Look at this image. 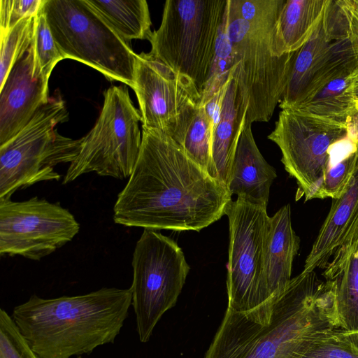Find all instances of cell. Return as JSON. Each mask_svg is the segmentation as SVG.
<instances>
[{"instance_id": "14", "label": "cell", "mask_w": 358, "mask_h": 358, "mask_svg": "<svg viewBox=\"0 0 358 358\" xmlns=\"http://www.w3.org/2000/svg\"><path fill=\"white\" fill-rule=\"evenodd\" d=\"M48 100V81L34 75L31 46L0 87V145L21 131Z\"/></svg>"}, {"instance_id": "18", "label": "cell", "mask_w": 358, "mask_h": 358, "mask_svg": "<svg viewBox=\"0 0 358 358\" xmlns=\"http://www.w3.org/2000/svg\"><path fill=\"white\" fill-rule=\"evenodd\" d=\"M234 73L228 84L211 152L210 176L227 191L233 159L248 110L247 102Z\"/></svg>"}, {"instance_id": "26", "label": "cell", "mask_w": 358, "mask_h": 358, "mask_svg": "<svg viewBox=\"0 0 358 358\" xmlns=\"http://www.w3.org/2000/svg\"><path fill=\"white\" fill-rule=\"evenodd\" d=\"M35 16L26 17L10 29L1 34L0 87H1L15 64L31 46Z\"/></svg>"}, {"instance_id": "15", "label": "cell", "mask_w": 358, "mask_h": 358, "mask_svg": "<svg viewBox=\"0 0 358 358\" xmlns=\"http://www.w3.org/2000/svg\"><path fill=\"white\" fill-rule=\"evenodd\" d=\"M346 35L343 19L336 1H332L310 38L296 52L289 78L279 103L281 110L294 108L301 102L313 79Z\"/></svg>"}, {"instance_id": "31", "label": "cell", "mask_w": 358, "mask_h": 358, "mask_svg": "<svg viewBox=\"0 0 358 358\" xmlns=\"http://www.w3.org/2000/svg\"><path fill=\"white\" fill-rule=\"evenodd\" d=\"M44 0H1L0 34L13 27L22 20L36 15Z\"/></svg>"}, {"instance_id": "27", "label": "cell", "mask_w": 358, "mask_h": 358, "mask_svg": "<svg viewBox=\"0 0 358 358\" xmlns=\"http://www.w3.org/2000/svg\"><path fill=\"white\" fill-rule=\"evenodd\" d=\"M213 130L199 104L187 129L182 148L187 156L210 176Z\"/></svg>"}, {"instance_id": "28", "label": "cell", "mask_w": 358, "mask_h": 358, "mask_svg": "<svg viewBox=\"0 0 358 358\" xmlns=\"http://www.w3.org/2000/svg\"><path fill=\"white\" fill-rule=\"evenodd\" d=\"M31 48L34 76L48 81L55 66L64 57L55 41L42 7L35 16Z\"/></svg>"}, {"instance_id": "6", "label": "cell", "mask_w": 358, "mask_h": 358, "mask_svg": "<svg viewBox=\"0 0 358 358\" xmlns=\"http://www.w3.org/2000/svg\"><path fill=\"white\" fill-rule=\"evenodd\" d=\"M43 10L64 59H73L130 87L136 53L85 0H44Z\"/></svg>"}, {"instance_id": "2", "label": "cell", "mask_w": 358, "mask_h": 358, "mask_svg": "<svg viewBox=\"0 0 358 358\" xmlns=\"http://www.w3.org/2000/svg\"><path fill=\"white\" fill-rule=\"evenodd\" d=\"M339 329L335 282L302 271L279 295L250 310L227 308L204 358H300Z\"/></svg>"}, {"instance_id": "29", "label": "cell", "mask_w": 358, "mask_h": 358, "mask_svg": "<svg viewBox=\"0 0 358 358\" xmlns=\"http://www.w3.org/2000/svg\"><path fill=\"white\" fill-rule=\"evenodd\" d=\"M300 358H358V343L349 332L336 329L314 342Z\"/></svg>"}, {"instance_id": "4", "label": "cell", "mask_w": 358, "mask_h": 358, "mask_svg": "<svg viewBox=\"0 0 358 358\" xmlns=\"http://www.w3.org/2000/svg\"><path fill=\"white\" fill-rule=\"evenodd\" d=\"M285 0H227L235 78L248 105L245 122H268L287 85L296 52L280 55L276 25Z\"/></svg>"}, {"instance_id": "16", "label": "cell", "mask_w": 358, "mask_h": 358, "mask_svg": "<svg viewBox=\"0 0 358 358\" xmlns=\"http://www.w3.org/2000/svg\"><path fill=\"white\" fill-rule=\"evenodd\" d=\"M252 124L245 122L233 159L228 192L250 203L267 207L270 188L277 177L255 141Z\"/></svg>"}, {"instance_id": "19", "label": "cell", "mask_w": 358, "mask_h": 358, "mask_svg": "<svg viewBox=\"0 0 358 358\" xmlns=\"http://www.w3.org/2000/svg\"><path fill=\"white\" fill-rule=\"evenodd\" d=\"M299 246L300 239L292 225L291 207L287 204L270 217L263 271L268 300L282 292L290 282Z\"/></svg>"}, {"instance_id": "9", "label": "cell", "mask_w": 358, "mask_h": 358, "mask_svg": "<svg viewBox=\"0 0 358 358\" xmlns=\"http://www.w3.org/2000/svg\"><path fill=\"white\" fill-rule=\"evenodd\" d=\"M131 264V306L138 338L145 343L164 313L176 305L190 268L178 245L151 229H144L136 242Z\"/></svg>"}, {"instance_id": "10", "label": "cell", "mask_w": 358, "mask_h": 358, "mask_svg": "<svg viewBox=\"0 0 358 358\" xmlns=\"http://www.w3.org/2000/svg\"><path fill=\"white\" fill-rule=\"evenodd\" d=\"M348 131V122L298 109L281 110L268 138L278 146L286 171L296 181V199L321 198L330 150Z\"/></svg>"}, {"instance_id": "24", "label": "cell", "mask_w": 358, "mask_h": 358, "mask_svg": "<svg viewBox=\"0 0 358 358\" xmlns=\"http://www.w3.org/2000/svg\"><path fill=\"white\" fill-rule=\"evenodd\" d=\"M358 169V132L348 126L347 135L330 150L321 198L338 199Z\"/></svg>"}, {"instance_id": "5", "label": "cell", "mask_w": 358, "mask_h": 358, "mask_svg": "<svg viewBox=\"0 0 358 358\" xmlns=\"http://www.w3.org/2000/svg\"><path fill=\"white\" fill-rule=\"evenodd\" d=\"M69 113L59 94L49 98L28 124L0 145V199L43 181L59 180L54 168L77 157L81 138L62 136L55 129Z\"/></svg>"}, {"instance_id": "20", "label": "cell", "mask_w": 358, "mask_h": 358, "mask_svg": "<svg viewBox=\"0 0 358 358\" xmlns=\"http://www.w3.org/2000/svg\"><path fill=\"white\" fill-rule=\"evenodd\" d=\"M324 268L325 280L336 283L341 329L358 332V229Z\"/></svg>"}, {"instance_id": "13", "label": "cell", "mask_w": 358, "mask_h": 358, "mask_svg": "<svg viewBox=\"0 0 358 358\" xmlns=\"http://www.w3.org/2000/svg\"><path fill=\"white\" fill-rule=\"evenodd\" d=\"M80 224L68 209L37 196L0 199V255L39 261L68 243Z\"/></svg>"}, {"instance_id": "21", "label": "cell", "mask_w": 358, "mask_h": 358, "mask_svg": "<svg viewBox=\"0 0 358 358\" xmlns=\"http://www.w3.org/2000/svg\"><path fill=\"white\" fill-rule=\"evenodd\" d=\"M331 0H285L276 25L280 55L299 50L312 36Z\"/></svg>"}, {"instance_id": "33", "label": "cell", "mask_w": 358, "mask_h": 358, "mask_svg": "<svg viewBox=\"0 0 358 358\" xmlns=\"http://www.w3.org/2000/svg\"><path fill=\"white\" fill-rule=\"evenodd\" d=\"M231 76L222 87V88L220 89L203 106H202L211 124L213 135L220 121L224 99Z\"/></svg>"}, {"instance_id": "17", "label": "cell", "mask_w": 358, "mask_h": 358, "mask_svg": "<svg viewBox=\"0 0 358 358\" xmlns=\"http://www.w3.org/2000/svg\"><path fill=\"white\" fill-rule=\"evenodd\" d=\"M358 229V169L345 192L334 199L311 250L303 272L325 268L335 252Z\"/></svg>"}, {"instance_id": "1", "label": "cell", "mask_w": 358, "mask_h": 358, "mask_svg": "<svg viewBox=\"0 0 358 358\" xmlns=\"http://www.w3.org/2000/svg\"><path fill=\"white\" fill-rule=\"evenodd\" d=\"M231 196L169 136L143 129L138 158L113 208L116 224L199 231L225 215Z\"/></svg>"}, {"instance_id": "30", "label": "cell", "mask_w": 358, "mask_h": 358, "mask_svg": "<svg viewBox=\"0 0 358 358\" xmlns=\"http://www.w3.org/2000/svg\"><path fill=\"white\" fill-rule=\"evenodd\" d=\"M0 358H40L28 346L12 317L0 310Z\"/></svg>"}, {"instance_id": "11", "label": "cell", "mask_w": 358, "mask_h": 358, "mask_svg": "<svg viewBox=\"0 0 358 358\" xmlns=\"http://www.w3.org/2000/svg\"><path fill=\"white\" fill-rule=\"evenodd\" d=\"M225 215L229 226L227 308L245 312L268 300L263 271L270 217L266 207L240 197L228 203Z\"/></svg>"}, {"instance_id": "36", "label": "cell", "mask_w": 358, "mask_h": 358, "mask_svg": "<svg viewBox=\"0 0 358 358\" xmlns=\"http://www.w3.org/2000/svg\"><path fill=\"white\" fill-rule=\"evenodd\" d=\"M78 358H81L80 357H78Z\"/></svg>"}, {"instance_id": "22", "label": "cell", "mask_w": 358, "mask_h": 358, "mask_svg": "<svg viewBox=\"0 0 358 358\" xmlns=\"http://www.w3.org/2000/svg\"><path fill=\"white\" fill-rule=\"evenodd\" d=\"M358 67L335 77L313 97L293 109L347 123L358 113L353 95V83Z\"/></svg>"}, {"instance_id": "32", "label": "cell", "mask_w": 358, "mask_h": 358, "mask_svg": "<svg viewBox=\"0 0 358 358\" xmlns=\"http://www.w3.org/2000/svg\"><path fill=\"white\" fill-rule=\"evenodd\" d=\"M336 4L343 19L347 36L358 63V0H338Z\"/></svg>"}, {"instance_id": "8", "label": "cell", "mask_w": 358, "mask_h": 358, "mask_svg": "<svg viewBox=\"0 0 358 358\" xmlns=\"http://www.w3.org/2000/svg\"><path fill=\"white\" fill-rule=\"evenodd\" d=\"M103 104L90 132L81 138L78 155L66 171L62 183L95 172L117 179L129 178L140 153L142 136L141 113L126 86H112L103 92Z\"/></svg>"}, {"instance_id": "3", "label": "cell", "mask_w": 358, "mask_h": 358, "mask_svg": "<svg viewBox=\"0 0 358 358\" xmlns=\"http://www.w3.org/2000/svg\"><path fill=\"white\" fill-rule=\"evenodd\" d=\"M131 289L103 287L90 293L43 299L32 295L12 318L40 358H70L113 343L131 306Z\"/></svg>"}, {"instance_id": "12", "label": "cell", "mask_w": 358, "mask_h": 358, "mask_svg": "<svg viewBox=\"0 0 358 358\" xmlns=\"http://www.w3.org/2000/svg\"><path fill=\"white\" fill-rule=\"evenodd\" d=\"M142 129L162 132L181 147L200 104L201 93L188 77L150 52L135 55L134 83Z\"/></svg>"}, {"instance_id": "23", "label": "cell", "mask_w": 358, "mask_h": 358, "mask_svg": "<svg viewBox=\"0 0 358 358\" xmlns=\"http://www.w3.org/2000/svg\"><path fill=\"white\" fill-rule=\"evenodd\" d=\"M124 40H148L151 19L145 0H85Z\"/></svg>"}, {"instance_id": "35", "label": "cell", "mask_w": 358, "mask_h": 358, "mask_svg": "<svg viewBox=\"0 0 358 358\" xmlns=\"http://www.w3.org/2000/svg\"><path fill=\"white\" fill-rule=\"evenodd\" d=\"M349 333L352 336V338L358 343V332H356V333L349 332Z\"/></svg>"}, {"instance_id": "34", "label": "cell", "mask_w": 358, "mask_h": 358, "mask_svg": "<svg viewBox=\"0 0 358 358\" xmlns=\"http://www.w3.org/2000/svg\"><path fill=\"white\" fill-rule=\"evenodd\" d=\"M352 90H353L354 98H355V102L357 104V107L358 109V75L357 76V77L355 79Z\"/></svg>"}, {"instance_id": "25", "label": "cell", "mask_w": 358, "mask_h": 358, "mask_svg": "<svg viewBox=\"0 0 358 358\" xmlns=\"http://www.w3.org/2000/svg\"><path fill=\"white\" fill-rule=\"evenodd\" d=\"M227 7V6H226ZM236 69L227 31L226 10L220 26L214 57L201 92L200 105L203 106L229 80Z\"/></svg>"}, {"instance_id": "7", "label": "cell", "mask_w": 358, "mask_h": 358, "mask_svg": "<svg viewBox=\"0 0 358 358\" xmlns=\"http://www.w3.org/2000/svg\"><path fill=\"white\" fill-rule=\"evenodd\" d=\"M227 0H167L150 53L190 78L201 93L214 57Z\"/></svg>"}]
</instances>
